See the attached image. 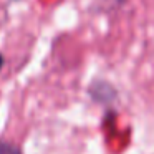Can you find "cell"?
I'll list each match as a JSON object with an SVG mask.
<instances>
[{
    "label": "cell",
    "instance_id": "obj_2",
    "mask_svg": "<svg viewBox=\"0 0 154 154\" xmlns=\"http://www.w3.org/2000/svg\"><path fill=\"white\" fill-rule=\"evenodd\" d=\"M2 66H4V57L0 55V70H2Z\"/></svg>",
    "mask_w": 154,
    "mask_h": 154
},
{
    "label": "cell",
    "instance_id": "obj_1",
    "mask_svg": "<svg viewBox=\"0 0 154 154\" xmlns=\"http://www.w3.org/2000/svg\"><path fill=\"white\" fill-rule=\"evenodd\" d=\"M0 154H22V151H20V147L15 146V144L2 141V143H0Z\"/></svg>",
    "mask_w": 154,
    "mask_h": 154
}]
</instances>
